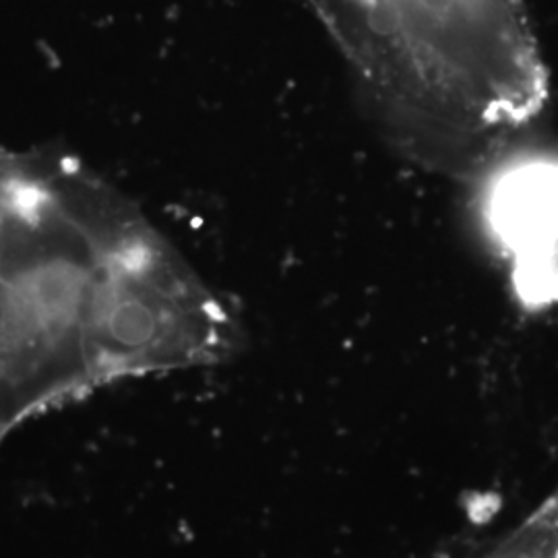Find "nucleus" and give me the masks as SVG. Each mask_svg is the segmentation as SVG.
Returning a JSON list of instances; mask_svg holds the SVG:
<instances>
[{"label":"nucleus","instance_id":"f257e3e1","mask_svg":"<svg viewBox=\"0 0 558 558\" xmlns=\"http://www.w3.org/2000/svg\"><path fill=\"white\" fill-rule=\"evenodd\" d=\"M490 223L511 260V283L527 308L558 304V160L513 166L493 184Z\"/></svg>","mask_w":558,"mask_h":558}]
</instances>
